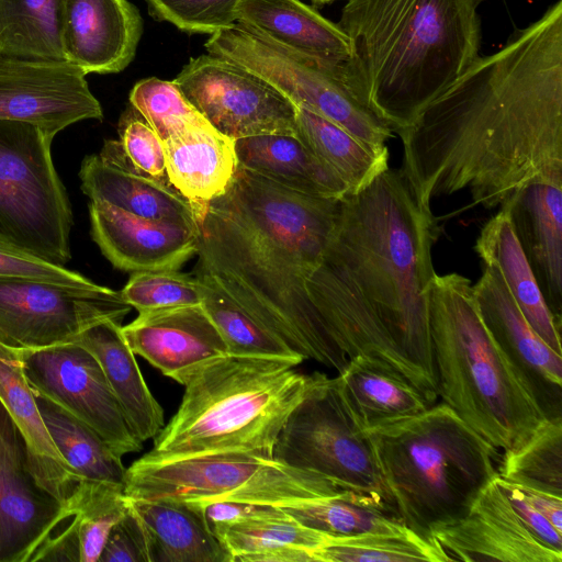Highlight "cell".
Returning <instances> with one entry per match:
<instances>
[{"mask_svg":"<svg viewBox=\"0 0 562 562\" xmlns=\"http://www.w3.org/2000/svg\"><path fill=\"white\" fill-rule=\"evenodd\" d=\"M220 133L233 140L265 134L296 135L295 105L243 67L211 54L190 61L172 80Z\"/></svg>","mask_w":562,"mask_h":562,"instance_id":"13","label":"cell"},{"mask_svg":"<svg viewBox=\"0 0 562 562\" xmlns=\"http://www.w3.org/2000/svg\"><path fill=\"white\" fill-rule=\"evenodd\" d=\"M472 290L486 329L543 417L562 418V355L529 325L493 267Z\"/></svg>","mask_w":562,"mask_h":562,"instance_id":"17","label":"cell"},{"mask_svg":"<svg viewBox=\"0 0 562 562\" xmlns=\"http://www.w3.org/2000/svg\"><path fill=\"white\" fill-rule=\"evenodd\" d=\"M27 382L97 431L121 457L140 451L143 442L128 426L98 359L68 341L38 349H20Z\"/></svg>","mask_w":562,"mask_h":562,"instance_id":"15","label":"cell"},{"mask_svg":"<svg viewBox=\"0 0 562 562\" xmlns=\"http://www.w3.org/2000/svg\"><path fill=\"white\" fill-rule=\"evenodd\" d=\"M204 284L198 277L178 270L134 272L121 291L138 313L202 303Z\"/></svg>","mask_w":562,"mask_h":562,"instance_id":"42","label":"cell"},{"mask_svg":"<svg viewBox=\"0 0 562 562\" xmlns=\"http://www.w3.org/2000/svg\"><path fill=\"white\" fill-rule=\"evenodd\" d=\"M170 183L194 206L195 216L229 186L238 160L235 140L209 122L193 125L164 142Z\"/></svg>","mask_w":562,"mask_h":562,"instance_id":"25","label":"cell"},{"mask_svg":"<svg viewBox=\"0 0 562 562\" xmlns=\"http://www.w3.org/2000/svg\"><path fill=\"white\" fill-rule=\"evenodd\" d=\"M198 505V504H196ZM211 527L226 525L262 512L270 505H258L251 503L216 501L199 505Z\"/></svg>","mask_w":562,"mask_h":562,"instance_id":"49","label":"cell"},{"mask_svg":"<svg viewBox=\"0 0 562 562\" xmlns=\"http://www.w3.org/2000/svg\"><path fill=\"white\" fill-rule=\"evenodd\" d=\"M495 480L529 532L544 546L562 552V532L524 497L517 484L504 481L498 475Z\"/></svg>","mask_w":562,"mask_h":562,"instance_id":"47","label":"cell"},{"mask_svg":"<svg viewBox=\"0 0 562 562\" xmlns=\"http://www.w3.org/2000/svg\"><path fill=\"white\" fill-rule=\"evenodd\" d=\"M238 165L291 190L326 198L347 186L296 135L265 134L235 140Z\"/></svg>","mask_w":562,"mask_h":562,"instance_id":"30","label":"cell"},{"mask_svg":"<svg viewBox=\"0 0 562 562\" xmlns=\"http://www.w3.org/2000/svg\"><path fill=\"white\" fill-rule=\"evenodd\" d=\"M337 378L364 430L415 416L431 406L412 383L359 356L349 359Z\"/></svg>","mask_w":562,"mask_h":562,"instance_id":"31","label":"cell"},{"mask_svg":"<svg viewBox=\"0 0 562 562\" xmlns=\"http://www.w3.org/2000/svg\"><path fill=\"white\" fill-rule=\"evenodd\" d=\"M296 109V136L348 188L369 184L389 167V149L371 146L336 123L303 106Z\"/></svg>","mask_w":562,"mask_h":562,"instance_id":"32","label":"cell"},{"mask_svg":"<svg viewBox=\"0 0 562 562\" xmlns=\"http://www.w3.org/2000/svg\"><path fill=\"white\" fill-rule=\"evenodd\" d=\"M130 103L162 142L193 125L207 122L172 81L156 77L138 81L130 93Z\"/></svg>","mask_w":562,"mask_h":562,"instance_id":"41","label":"cell"},{"mask_svg":"<svg viewBox=\"0 0 562 562\" xmlns=\"http://www.w3.org/2000/svg\"><path fill=\"white\" fill-rule=\"evenodd\" d=\"M428 303L438 394L495 448H518L546 418L486 329L471 281L436 273Z\"/></svg>","mask_w":562,"mask_h":562,"instance_id":"7","label":"cell"},{"mask_svg":"<svg viewBox=\"0 0 562 562\" xmlns=\"http://www.w3.org/2000/svg\"><path fill=\"white\" fill-rule=\"evenodd\" d=\"M436 224L402 170L387 167L341 198L335 228L306 280L314 307L347 357L405 379L430 405L439 396L428 303Z\"/></svg>","mask_w":562,"mask_h":562,"instance_id":"2","label":"cell"},{"mask_svg":"<svg viewBox=\"0 0 562 562\" xmlns=\"http://www.w3.org/2000/svg\"><path fill=\"white\" fill-rule=\"evenodd\" d=\"M209 54L227 59L265 80L295 106L306 108L362 142L383 148L390 125L350 89L344 64L333 65L283 48L238 23L211 34Z\"/></svg>","mask_w":562,"mask_h":562,"instance_id":"11","label":"cell"},{"mask_svg":"<svg viewBox=\"0 0 562 562\" xmlns=\"http://www.w3.org/2000/svg\"><path fill=\"white\" fill-rule=\"evenodd\" d=\"M498 476L562 497V418L543 419L522 445L504 451Z\"/></svg>","mask_w":562,"mask_h":562,"instance_id":"37","label":"cell"},{"mask_svg":"<svg viewBox=\"0 0 562 562\" xmlns=\"http://www.w3.org/2000/svg\"><path fill=\"white\" fill-rule=\"evenodd\" d=\"M204 284L201 305L226 344L228 355L278 359L295 366L305 358L269 331L222 291L209 277H198Z\"/></svg>","mask_w":562,"mask_h":562,"instance_id":"36","label":"cell"},{"mask_svg":"<svg viewBox=\"0 0 562 562\" xmlns=\"http://www.w3.org/2000/svg\"><path fill=\"white\" fill-rule=\"evenodd\" d=\"M34 561H72L80 562V543L72 524L60 533L50 536L34 553Z\"/></svg>","mask_w":562,"mask_h":562,"instance_id":"48","label":"cell"},{"mask_svg":"<svg viewBox=\"0 0 562 562\" xmlns=\"http://www.w3.org/2000/svg\"><path fill=\"white\" fill-rule=\"evenodd\" d=\"M314 554L316 562H448L431 541L408 528L344 537L328 536Z\"/></svg>","mask_w":562,"mask_h":562,"instance_id":"39","label":"cell"},{"mask_svg":"<svg viewBox=\"0 0 562 562\" xmlns=\"http://www.w3.org/2000/svg\"><path fill=\"white\" fill-rule=\"evenodd\" d=\"M86 74L67 61L0 56V120L37 125L52 137L85 120H102Z\"/></svg>","mask_w":562,"mask_h":562,"instance_id":"16","label":"cell"},{"mask_svg":"<svg viewBox=\"0 0 562 562\" xmlns=\"http://www.w3.org/2000/svg\"><path fill=\"white\" fill-rule=\"evenodd\" d=\"M98 562H150L147 536L130 504L112 527Z\"/></svg>","mask_w":562,"mask_h":562,"instance_id":"46","label":"cell"},{"mask_svg":"<svg viewBox=\"0 0 562 562\" xmlns=\"http://www.w3.org/2000/svg\"><path fill=\"white\" fill-rule=\"evenodd\" d=\"M311 1L316 7H323L325 4H329V3L334 2L336 0H311Z\"/></svg>","mask_w":562,"mask_h":562,"instance_id":"51","label":"cell"},{"mask_svg":"<svg viewBox=\"0 0 562 562\" xmlns=\"http://www.w3.org/2000/svg\"><path fill=\"white\" fill-rule=\"evenodd\" d=\"M142 33V16L128 0H61L65 61L86 75L124 70L135 56Z\"/></svg>","mask_w":562,"mask_h":562,"instance_id":"20","label":"cell"},{"mask_svg":"<svg viewBox=\"0 0 562 562\" xmlns=\"http://www.w3.org/2000/svg\"><path fill=\"white\" fill-rule=\"evenodd\" d=\"M79 178L81 190L91 201L104 202L145 218L198 227L193 204L168 179H158L137 169L120 140H105L100 154L87 156Z\"/></svg>","mask_w":562,"mask_h":562,"instance_id":"22","label":"cell"},{"mask_svg":"<svg viewBox=\"0 0 562 562\" xmlns=\"http://www.w3.org/2000/svg\"><path fill=\"white\" fill-rule=\"evenodd\" d=\"M278 359L227 355L186 382L176 414L145 460L249 452L273 458L281 428L304 396L308 375Z\"/></svg>","mask_w":562,"mask_h":562,"instance_id":"5","label":"cell"},{"mask_svg":"<svg viewBox=\"0 0 562 562\" xmlns=\"http://www.w3.org/2000/svg\"><path fill=\"white\" fill-rule=\"evenodd\" d=\"M124 493L133 499L198 505L233 501L282 508L349 492L274 458L231 451L162 460L139 458L126 469Z\"/></svg>","mask_w":562,"mask_h":562,"instance_id":"8","label":"cell"},{"mask_svg":"<svg viewBox=\"0 0 562 562\" xmlns=\"http://www.w3.org/2000/svg\"><path fill=\"white\" fill-rule=\"evenodd\" d=\"M80 562H98L112 527L128 509L124 484L80 482L70 493Z\"/></svg>","mask_w":562,"mask_h":562,"instance_id":"40","label":"cell"},{"mask_svg":"<svg viewBox=\"0 0 562 562\" xmlns=\"http://www.w3.org/2000/svg\"><path fill=\"white\" fill-rule=\"evenodd\" d=\"M132 351L181 385L227 347L201 304L145 313L122 326Z\"/></svg>","mask_w":562,"mask_h":562,"instance_id":"19","label":"cell"},{"mask_svg":"<svg viewBox=\"0 0 562 562\" xmlns=\"http://www.w3.org/2000/svg\"><path fill=\"white\" fill-rule=\"evenodd\" d=\"M74 509L0 402V562H31Z\"/></svg>","mask_w":562,"mask_h":562,"instance_id":"14","label":"cell"},{"mask_svg":"<svg viewBox=\"0 0 562 562\" xmlns=\"http://www.w3.org/2000/svg\"><path fill=\"white\" fill-rule=\"evenodd\" d=\"M273 458L326 477L342 491L397 516L372 443L348 405L337 376L321 372L308 375L303 398L279 432Z\"/></svg>","mask_w":562,"mask_h":562,"instance_id":"9","label":"cell"},{"mask_svg":"<svg viewBox=\"0 0 562 562\" xmlns=\"http://www.w3.org/2000/svg\"><path fill=\"white\" fill-rule=\"evenodd\" d=\"M53 138L35 124L0 120V243L64 266L72 213L53 164Z\"/></svg>","mask_w":562,"mask_h":562,"instance_id":"10","label":"cell"},{"mask_svg":"<svg viewBox=\"0 0 562 562\" xmlns=\"http://www.w3.org/2000/svg\"><path fill=\"white\" fill-rule=\"evenodd\" d=\"M119 134L125 155L137 169L158 179H168L164 142L131 104L120 119Z\"/></svg>","mask_w":562,"mask_h":562,"instance_id":"44","label":"cell"},{"mask_svg":"<svg viewBox=\"0 0 562 562\" xmlns=\"http://www.w3.org/2000/svg\"><path fill=\"white\" fill-rule=\"evenodd\" d=\"M396 134L400 169L428 209L462 190L491 210L533 182L562 187V0L480 56Z\"/></svg>","mask_w":562,"mask_h":562,"instance_id":"1","label":"cell"},{"mask_svg":"<svg viewBox=\"0 0 562 562\" xmlns=\"http://www.w3.org/2000/svg\"><path fill=\"white\" fill-rule=\"evenodd\" d=\"M282 509L303 526L335 537L407 528L396 515L352 493L311 499Z\"/></svg>","mask_w":562,"mask_h":562,"instance_id":"38","label":"cell"},{"mask_svg":"<svg viewBox=\"0 0 562 562\" xmlns=\"http://www.w3.org/2000/svg\"><path fill=\"white\" fill-rule=\"evenodd\" d=\"M342 198V196H341ZM341 198L291 190L238 165L198 216L196 277H209L254 319L306 359L338 373L349 358L307 290Z\"/></svg>","mask_w":562,"mask_h":562,"instance_id":"3","label":"cell"},{"mask_svg":"<svg viewBox=\"0 0 562 562\" xmlns=\"http://www.w3.org/2000/svg\"><path fill=\"white\" fill-rule=\"evenodd\" d=\"M46 430L71 470L72 481L124 484L126 468L122 457L87 424L35 392Z\"/></svg>","mask_w":562,"mask_h":562,"instance_id":"33","label":"cell"},{"mask_svg":"<svg viewBox=\"0 0 562 562\" xmlns=\"http://www.w3.org/2000/svg\"><path fill=\"white\" fill-rule=\"evenodd\" d=\"M518 485V484H517ZM524 497L562 532V497L518 485Z\"/></svg>","mask_w":562,"mask_h":562,"instance_id":"50","label":"cell"},{"mask_svg":"<svg viewBox=\"0 0 562 562\" xmlns=\"http://www.w3.org/2000/svg\"><path fill=\"white\" fill-rule=\"evenodd\" d=\"M149 14L190 33L213 34L235 24L240 0H145Z\"/></svg>","mask_w":562,"mask_h":562,"instance_id":"43","label":"cell"},{"mask_svg":"<svg viewBox=\"0 0 562 562\" xmlns=\"http://www.w3.org/2000/svg\"><path fill=\"white\" fill-rule=\"evenodd\" d=\"M61 0H0V56L65 61Z\"/></svg>","mask_w":562,"mask_h":562,"instance_id":"35","label":"cell"},{"mask_svg":"<svg viewBox=\"0 0 562 562\" xmlns=\"http://www.w3.org/2000/svg\"><path fill=\"white\" fill-rule=\"evenodd\" d=\"M91 236L105 258L126 272L178 270L196 254L199 228L89 204Z\"/></svg>","mask_w":562,"mask_h":562,"instance_id":"21","label":"cell"},{"mask_svg":"<svg viewBox=\"0 0 562 562\" xmlns=\"http://www.w3.org/2000/svg\"><path fill=\"white\" fill-rule=\"evenodd\" d=\"M506 206L516 237L550 312L562 319V187L533 182Z\"/></svg>","mask_w":562,"mask_h":562,"instance_id":"23","label":"cell"},{"mask_svg":"<svg viewBox=\"0 0 562 562\" xmlns=\"http://www.w3.org/2000/svg\"><path fill=\"white\" fill-rule=\"evenodd\" d=\"M366 432L398 519L429 541L498 475V449L443 402Z\"/></svg>","mask_w":562,"mask_h":562,"instance_id":"6","label":"cell"},{"mask_svg":"<svg viewBox=\"0 0 562 562\" xmlns=\"http://www.w3.org/2000/svg\"><path fill=\"white\" fill-rule=\"evenodd\" d=\"M131 308L121 292L99 284L0 278V342L15 349L68 342L98 322L121 323Z\"/></svg>","mask_w":562,"mask_h":562,"instance_id":"12","label":"cell"},{"mask_svg":"<svg viewBox=\"0 0 562 562\" xmlns=\"http://www.w3.org/2000/svg\"><path fill=\"white\" fill-rule=\"evenodd\" d=\"M0 402L21 429L48 480L70 494L72 473L53 443L41 417L35 392L25 376L20 349L0 342Z\"/></svg>","mask_w":562,"mask_h":562,"instance_id":"34","label":"cell"},{"mask_svg":"<svg viewBox=\"0 0 562 562\" xmlns=\"http://www.w3.org/2000/svg\"><path fill=\"white\" fill-rule=\"evenodd\" d=\"M0 278L27 279L70 286L92 288L97 283L64 266L0 243Z\"/></svg>","mask_w":562,"mask_h":562,"instance_id":"45","label":"cell"},{"mask_svg":"<svg viewBox=\"0 0 562 562\" xmlns=\"http://www.w3.org/2000/svg\"><path fill=\"white\" fill-rule=\"evenodd\" d=\"M484 1L348 0V86L393 133L406 127L481 56Z\"/></svg>","mask_w":562,"mask_h":562,"instance_id":"4","label":"cell"},{"mask_svg":"<svg viewBox=\"0 0 562 562\" xmlns=\"http://www.w3.org/2000/svg\"><path fill=\"white\" fill-rule=\"evenodd\" d=\"M71 341L88 349L101 364L128 426L139 441L154 438L164 427V409L149 391L121 323L105 319Z\"/></svg>","mask_w":562,"mask_h":562,"instance_id":"26","label":"cell"},{"mask_svg":"<svg viewBox=\"0 0 562 562\" xmlns=\"http://www.w3.org/2000/svg\"><path fill=\"white\" fill-rule=\"evenodd\" d=\"M474 250L485 266L501 274L520 312L555 352L562 355L561 325L557 322L539 289L533 272L516 237L506 206L490 218L480 232Z\"/></svg>","mask_w":562,"mask_h":562,"instance_id":"27","label":"cell"},{"mask_svg":"<svg viewBox=\"0 0 562 562\" xmlns=\"http://www.w3.org/2000/svg\"><path fill=\"white\" fill-rule=\"evenodd\" d=\"M236 23L283 48L323 63L342 65L348 38L337 23L300 0H240Z\"/></svg>","mask_w":562,"mask_h":562,"instance_id":"24","label":"cell"},{"mask_svg":"<svg viewBox=\"0 0 562 562\" xmlns=\"http://www.w3.org/2000/svg\"><path fill=\"white\" fill-rule=\"evenodd\" d=\"M495 479L463 518L434 530L430 541L447 561L561 562L562 552L529 532Z\"/></svg>","mask_w":562,"mask_h":562,"instance_id":"18","label":"cell"},{"mask_svg":"<svg viewBox=\"0 0 562 562\" xmlns=\"http://www.w3.org/2000/svg\"><path fill=\"white\" fill-rule=\"evenodd\" d=\"M212 531L232 562H316L314 551L329 536L303 526L276 506Z\"/></svg>","mask_w":562,"mask_h":562,"instance_id":"29","label":"cell"},{"mask_svg":"<svg viewBox=\"0 0 562 562\" xmlns=\"http://www.w3.org/2000/svg\"><path fill=\"white\" fill-rule=\"evenodd\" d=\"M128 504L147 536L150 562H232L199 505L133 498Z\"/></svg>","mask_w":562,"mask_h":562,"instance_id":"28","label":"cell"}]
</instances>
